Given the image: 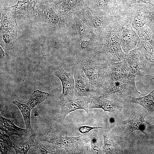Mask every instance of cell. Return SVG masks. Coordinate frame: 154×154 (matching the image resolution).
Masks as SVG:
<instances>
[{
	"label": "cell",
	"mask_w": 154,
	"mask_h": 154,
	"mask_svg": "<svg viewBox=\"0 0 154 154\" xmlns=\"http://www.w3.org/2000/svg\"><path fill=\"white\" fill-rule=\"evenodd\" d=\"M0 153L2 154H7L13 147V141L9 135L4 133H0Z\"/></svg>",
	"instance_id": "cell-26"
},
{
	"label": "cell",
	"mask_w": 154,
	"mask_h": 154,
	"mask_svg": "<svg viewBox=\"0 0 154 154\" xmlns=\"http://www.w3.org/2000/svg\"><path fill=\"white\" fill-rule=\"evenodd\" d=\"M14 121L12 119L5 118L0 114V129L9 136L16 135L22 137L26 135L28 133L26 130L16 126L14 123Z\"/></svg>",
	"instance_id": "cell-17"
},
{
	"label": "cell",
	"mask_w": 154,
	"mask_h": 154,
	"mask_svg": "<svg viewBox=\"0 0 154 154\" xmlns=\"http://www.w3.org/2000/svg\"><path fill=\"white\" fill-rule=\"evenodd\" d=\"M99 128H104L102 127H91L86 125L81 126L78 128L80 132L82 134H84L86 133L89 132L93 129Z\"/></svg>",
	"instance_id": "cell-31"
},
{
	"label": "cell",
	"mask_w": 154,
	"mask_h": 154,
	"mask_svg": "<svg viewBox=\"0 0 154 154\" xmlns=\"http://www.w3.org/2000/svg\"><path fill=\"white\" fill-rule=\"evenodd\" d=\"M18 28L15 15L4 7L1 12L0 31L17 34Z\"/></svg>",
	"instance_id": "cell-14"
},
{
	"label": "cell",
	"mask_w": 154,
	"mask_h": 154,
	"mask_svg": "<svg viewBox=\"0 0 154 154\" xmlns=\"http://www.w3.org/2000/svg\"><path fill=\"white\" fill-rule=\"evenodd\" d=\"M87 134L77 137L63 136L49 131L41 140L51 143L64 149L68 154H86L89 151V138Z\"/></svg>",
	"instance_id": "cell-3"
},
{
	"label": "cell",
	"mask_w": 154,
	"mask_h": 154,
	"mask_svg": "<svg viewBox=\"0 0 154 154\" xmlns=\"http://www.w3.org/2000/svg\"><path fill=\"white\" fill-rule=\"evenodd\" d=\"M85 31V29L84 27L82 25H80L79 26V32L80 35L83 34Z\"/></svg>",
	"instance_id": "cell-35"
},
{
	"label": "cell",
	"mask_w": 154,
	"mask_h": 154,
	"mask_svg": "<svg viewBox=\"0 0 154 154\" xmlns=\"http://www.w3.org/2000/svg\"><path fill=\"white\" fill-rule=\"evenodd\" d=\"M135 3H143L151 5L154 8V0H128L127 5L129 6Z\"/></svg>",
	"instance_id": "cell-30"
},
{
	"label": "cell",
	"mask_w": 154,
	"mask_h": 154,
	"mask_svg": "<svg viewBox=\"0 0 154 154\" xmlns=\"http://www.w3.org/2000/svg\"><path fill=\"white\" fill-rule=\"evenodd\" d=\"M146 114L142 113L134 108H132L129 117L123 121L126 125L125 133L127 136L136 130L141 131L145 135H147L145 132V127L143 124L144 122L149 123L145 120Z\"/></svg>",
	"instance_id": "cell-10"
},
{
	"label": "cell",
	"mask_w": 154,
	"mask_h": 154,
	"mask_svg": "<svg viewBox=\"0 0 154 154\" xmlns=\"http://www.w3.org/2000/svg\"><path fill=\"white\" fill-rule=\"evenodd\" d=\"M139 39L136 32L125 15L120 37V45L123 52L127 54L136 48Z\"/></svg>",
	"instance_id": "cell-7"
},
{
	"label": "cell",
	"mask_w": 154,
	"mask_h": 154,
	"mask_svg": "<svg viewBox=\"0 0 154 154\" xmlns=\"http://www.w3.org/2000/svg\"><path fill=\"white\" fill-rule=\"evenodd\" d=\"M94 6L114 15L116 9V0H94Z\"/></svg>",
	"instance_id": "cell-24"
},
{
	"label": "cell",
	"mask_w": 154,
	"mask_h": 154,
	"mask_svg": "<svg viewBox=\"0 0 154 154\" xmlns=\"http://www.w3.org/2000/svg\"><path fill=\"white\" fill-rule=\"evenodd\" d=\"M80 0H65L57 3L58 8L62 10L66 7L72 8L76 5Z\"/></svg>",
	"instance_id": "cell-28"
},
{
	"label": "cell",
	"mask_w": 154,
	"mask_h": 154,
	"mask_svg": "<svg viewBox=\"0 0 154 154\" xmlns=\"http://www.w3.org/2000/svg\"><path fill=\"white\" fill-rule=\"evenodd\" d=\"M13 103L19 109L24 120L26 129L28 132H31L32 129L31 123V109L28 103L22 104L16 100L13 102Z\"/></svg>",
	"instance_id": "cell-22"
},
{
	"label": "cell",
	"mask_w": 154,
	"mask_h": 154,
	"mask_svg": "<svg viewBox=\"0 0 154 154\" xmlns=\"http://www.w3.org/2000/svg\"><path fill=\"white\" fill-rule=\"evenodd\" d=\"M37 135L35 133L29 136L26 135L19 139L12 138L13 147L15 149L16 153L27 154L31 147L36 146L34 140Z\"/></svg>",
	"instance_id": "cell-15"
},
{
	"label": "cell",
	"mask_w": 154,
	"mask_h": 154,
	"mask_svg": "<svg viewBox=\"0 0 154 154\" xmlns=\"http://www.w3.org/2000/svg\"><path fill=\"white\" fill-rule=\"evenodd\" d=\"M147 25L150 28H154V25L151 24H148Z\"/></svg>",
	"instance_id": "cell-37"
},
{
	"label": "cell",
	"mask_w": 154,
	"mask_h": 154,
	"mask_svg": "<svg viewBox=\"0 0 154 154\" xmlns=\"http://www.w3.org/2000/svg\"><path fill=\"white\" fill-rule=\"evenodd\" d=\"M74 94L76 96H90L96 92L84 71L77 65L74 70Z\"/></svg>",
	"instance_id": "cell-8"
},
{
	"label": "cell",
	"mask_w": 154,
	"mask_h": 154,
	"mask_svg": "<svg viewBox=\"0 0 154 154\" xmlns=\"http://www.w3.org/2000/svg\"><path fill=\"white\" fill-rule=\"evenodd\" d=\"M49 95L47 93L37 90L31 94L27 103L32 109L46 99Z\"/></svg>",
	"instance_id": "cell-23"
},
{
	"label": "cell",
	"mask_w": 154,
	"mask_h": 154,
	"mask_svg": "<svg viewBox=\"0 0 154 154\" xmlns=\"http://www.w3.org/2000/svg\"><path fill=\"white\" fill-rule=\"evenodd\" d=\"M78 65L84 71L96 92L101 91L109 66L102 55L83 58L79 60Z\"/></svg>",
	"instance_id": "cell-2"
},
{
	"label": "cell",
	"mask_w": 154,
	"mask_h": 154,
	"mask_svg": "<svg viewBox=\"0 0 154 154\" xmlns=\"http://www.w3.org/2000/svg\"><path fill=\"white\" fill-rule=\"evenodd\" d=\"M114 15L115 17L107 28L104 39L102 55L108 65L124 60L126 56L122 50L120 42L125 15L119 13H116Z\"/></svg>",
	"instance_id": "cell-1"
},
{
	"label": "cell",
	"mask_w": 154,
	"mask_h": 154,
	"mask_svg": "<svg viewBox=\"0 0 154 154\" xmlns=\"http://www.w3.org/2000/svg\"><path fill=\"white\" fill-rule=\"evenodd\" d=\"M151 29H152V30L153 31L154 33V28H151Z\"/></svg>",
	"instance_id": "cell-39"
},
{
	"label": "cell",
	"mask_w": 154,
	"mask_h": 154,
	"mask_svg": "<svg viewBox=\"0 0 154 154\" xmlns=\"http://www.w3.org/2000/svg\"><path fill=\"white\" fill-rule=\"evenodd\" d=\"M90 40H83L81 42L80 46L82 49H86L90 44Z\"/></svg>",
	"instance_id": "cell-34"
},
{
	"label": "cell",
	"mask_w": 154,
	"mask_h": 154,
	"mask_svg": "<svg viewBox=\"0 0 154 154\" xmlns=\"http://www.w3.org/2000/svg\"><path fill=\"white\" fill-rule=\"evenodd\" d=\"M129 72L128 64L125 59L109 65L106 75L114 79L127 82Z\"/></svg>",
	"instance_id": "cell-13"
},
{
	"label": "cell",
	"mask_w": 154,
	"mask_h": 154,
	"mask_svg": "<svg viewBox=\"0 0 154 154\" xmlns=\"http://www.w3.org/2000/svg\"><path fill=\"white\" fill-rule=\"evenodd\" d=\"M39 0H23L19 1L14 5L5 7L10 10L15 15H22L27 17L30 19H35V9Z\"/></svg>",
	"instance_id": "cell-11"
},
{
	"label": "cell",
	"mask_w": 154,
	"mask_h": 154,
	"mask_svg": "<svg viewBox=\"0 0 154 154\" xmlns=\"http://www.w3.org/2000/svg\"><path fill=\"white\" fill-rule=\"evenodd\" d=\"M90 97L91 100L89 103V109L101 108L104 112H112L114 111L116 108V100H110L102 95L96 96L93 95Z\"/></svg>",
	"instance_id": "cell-18"
},
{
	"label": "cell",
	"mask_w": 154,
	"mask_h": 154,
	"mask_svg": "<svg viewBox=\"0 0 154 154\" xmlns=\"http://www.w3.org/2000/svg\"><path fill=\"white\" fill-rule=\"evenodd\" d=\"M44 141L38 142L36 145V146L40 149L42 153H60L58 152L56 146L53 144H50V143Z\"/></svg>",
	"instance_id": "cell-27"
},
{
	"label": "cell",
	"mask_w": 154,
	"mask_h": 154,
	"mask_svg": "<svg viewBox=\"0 0 154 154\" xmlns=\"http://www.w3.org/2000/svg\"><path fill=\"white\" fill-rule=\"evenodd\" d=\"M97 129L92 130L89 132L88 137L91 145V153L101 154L102 141L101 135Z\"/></svg>",
	"instance_id": "cell-21"
},
{
	"label": "cell",
	"mask_w": 154,
	"mask_h": 154,
	"mask_svg": "<svg viewBox=\"0 0 154 154\" xmlns=\"http://www.w3.org/2000/svg\"><path fill=\"white\" fill-rule=\"evenodd\" d=\"M148 5L143 3H135L125 5L117 10L123 14L136 32L145 24L148 14Z\"/></svg>",
	"instance_id": "cell-4"
},
{
	"label": "cell",
	"mask_w": 154,
	"mask_h": 154,
	"mask_svg": "<svg viewBox=\"0 0 154 154\" xmlns=\"http://www.w3.org/2000/svg\"><path fill=\"white\" fill-rule=\"evenodd\" d=\"M91 100L90 96H79L74 99L67 98L61 100L60 105L63 119H64L69 113L78 109L84 110L88 113V104Z\"/></svg>",
	"instance_id": "cell-9"
},
{
	"label": "cell",
	"mask_w": 154,
	"mask_h": 154,
	"mask_svg": "<svg viewBox=\"0 0 154 154\" xmlns=\"http://www.w3.org/2000/svg\"></svg>",
	"instance_id": "cell-40"
},
{
	"label": "cell",
	"mask_w": 154,
	"mask_h": 154,
	"mask_svg": "<svg viewBox=\"0 0 154 154\" xmlns=\"http://www.w3.org/2000/svg\"><path fill=\"white\" fill-rule=\"evenodd\" d=\"M39 0L42 1H43V2L51 3V1L52 0Z\"/></svg>",
	"instance_id": "cell-36"
},
{
	"label": "cell",
	"mask_w": 154,
	"mask_h": 154,
	"mask_svg": "<svg viewBox=\"0 0 154 154\" xmlns=\"http://www.w3.org/2000/svg\"><path fill=\"white\" fill-rule=\"evenodd\" d=\"M146 23L151 24L154 25V11H149L146 18Z\"/></svg>",
	"instance_id": "cell-32"
},
{
	"label": "cell",
	"mask_w": 154,
	"mask_h": 154,
	"mask_svg": "<svg viewBox=\"0 0 154 154\" xmlns=\"http://www.w3.org/2000/svg\"><path fill=\"white\" fill-rule=\"evenodd\" d=\"M116 9L119 8L126 5L128 0H116Z\"/></svg>",
	"instance_id": "cell-33"
},
{
	"label": "cell",
	"mask_w": 154,
	"mask_h": 154,
	"mask_svg": "<svg viewBox=\"0 0 154 154\" xmlns=\"http://www.w3.org/2000/svg\"><path fill=\"white\" fill-rule=\"evenodd\" d=\"M0 46L7 54L14 48L17 40V34L0 31Z\"/></svg>",
	"instance_id": "cell-19"
},
{
	"label": "cell",
	"mask_w": 154,
	"mask_h": 154,
	"mask_svg": "<svg viewBox=\"0 0 154 154\" xmlns=\"http://www.w3.org/2000/svg\"><path fill=\"white\" fill-rule=\"evenodd\" d=\"M104 145L103 152L105 154H111L112 153V144L108 137L104 135Z\"/></svg>",
	"instance_id": "cell-29"
},
{
	"label": "cell",
	"mask_w": 154,
	"mask_h": 154,
	"mask_svg": "<svg viewBox=\"0 0 154 154\" xmlns=\"http://www.w3.org/2000/svg\"><path fill=\"white\" fill-rule=\"evenodd\" d=\"M137 47L142 56L150 62L154 64V47L151 43L139 38Z\"/></svg>",
	"instance_id": "cell-20"
},
{
	"label": "cell",
	"mask_w": 154,
	"mask_h": 154,
	"mask_svg": "<svg viewBox=\"0 0 154 154\" xmlns=\"http://www.w3.org/2000/svg\"><path fill=\"white\" fill-rule=\"evenodd\" d=\"M130 89L132 90L127 82L116 80L106 75L101 91L102 96L108 99L124 100Z\"/></svg>",
	"instance_id": "cell-5"
},
{
	"label": "cell",
	"mask_w": 154,
	"mask_h": 154,
	"mask_svg": "<svg viewBox=\"0 0 154 154\" xmlns=\"http://www.w3.org/2000/svg\"><path fill=\"white\" fill-rule=\"evenodd\" d=\"M137 33L140 38L151 43L154 47V34L153 31L146 25L139 29Z\"/></svg>",
	"instance_id": "cell-25"
},
{
	"label": "cell",
	"mask_w": 154,
	"mask_h": 154,
	"mask_svg": "<svg viewBox=\"0 0 154 154\" xmlns=\"http://www.w3.org/2000/svg\"><path fill=\"white\" fill-rule=\"evenodd\" d=\"M124 100L141 105L151 116H154V88L148 94L145 96L135 97L128 96Z\"/></svg>",
	"instance_id": "cell-16"
},
{
	"label": "cell",
	"mask_w": 154,
	"mask_h": 154,
	"mask_svg": "<svg viewBox=\"0 0 154 154\" xmlns=\"http://www.w3.org/2000/svg\"><path fill=\"white\" fill-rule=\"evenodd\" d=\"M110 121L111 122H113L114 121V119H110Z\"/></svg>",
	"instance_id": "cell-38"
},
{
	"label": "cell",
	"mask_w": 154,
	"mask_h": 154,
	"mask_svg": "<svg viewBox=\"0 0 154 154\" xmlns=\"http://www.w3.org/2000/svg\"><path fill=\"white\" fill-rule=\"evenodd\" d=\"M54 74L60 80L62 83V100L64 99L66 96L68 95L73 97L74 94V70L67 73L62 69H60L56 71Z\"/></svg>",
	"instance_id": "cell-12"
},
{
	"label": "cell",
	"mask_w": 154,
	"mask_h": 154,
	"mask_svg": "<svg viewBox=\"0 0 154 154\" xmlns=\"http://www.w3.org/2000/svg\"><path fill=\"white\" fill-rule=\"evenodd\" d=\"M141 56L139 50L136 47L126 54L125 59L128 64L129 69L127 82L133 91L137 94L139 92L137 89L135 82L136 76L141 73L140 59Z\"/></svg>",
	"instance_id": "cell-6"
}]
</instances>
